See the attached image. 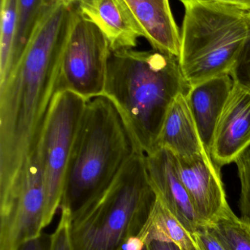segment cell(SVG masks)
<instances>
[{
	"instance_id": "obj_1",
	"label": "cell",
	"mask_w": 250,
	"mask_h": 250,
	"mask_svg": "<svg viewBox=\"0 0 250 250\" xmlns=\"http://www.w3.org/2000/svg\"><path fill=\"white\" fill-rule=\"evenodd\" d=\"M73 9L62 1L45 13L16 67L0 83V197L19 187L38 146L58 92Z\"/></svg>"
},
{
	"instance_id": "obj_2",
	"label": "cell",
	"mask_w": 250,
	"mask_h": 250,
	"mask_svg": "<svg viewBox=\"0 0 250 250\" xmlns=\"http://www.w3.org/2000/svg\"><path fill=\"white\" fill-rule=\"evenodd\" d=\"M188 89L178 57L154 49H110L104 95L115 104L145 155L159 149L169 108Z\"/></svg>"
},
{
	"instance_id": "obj_3",
	"label": "cell",
	"mask_w": 250,
	"mask_h": 250,
	"mask_svg": "<svg viewBox=\"0 0 250 250\" xmlns=\"http://www.w3.org/2000/svg\"><path fill=\"white\" fill-rule=\"evenodd\" d=\"M140 151L112 100L105 95L88 100L66 170L60 208L73 216L96 201Z\"/></svg>"
},
{
	"instance_id": "obj_4",
	"label": "cell",
	"mask_w": 250,
	"mask_h": 250,
	"mask_svg": "<svg viewBox=\"0 0 250 250\" xmlns=\"http://www.w3.org/2000/svg\"><path fill=\"white\" fill-rule=\"evenodd\" d=\"M156 200L140 151L104 195L71 216L73 250H122L139 236Z\"/></svg>"
},
{
	"instance_id": "obj_5",
	"label": "cell",
	"mask_w": 250,
	"mask_h": 250,
	"mask_svg": "<svg viewBox=\"0 0 250 250\" xmlns=\"http://www.w3.org/2000/svg\"><path fill=\"white\" fill-rule=\"evenodd\" d=\"M180 1L184 16L179 62L189 87L230 75L249 35L245 11L205 0Z\"/></svg>"
},
{
	"instance_id": "obj_6",
	"label": "cell",
	"mask_w": 250,
	"mask_h": 250,
	"mask_svg": "<svg viewBox=\"0 0 250 250\" xmlns=\"http://www.w3.org/2000/svg\"><path fill=\"white\" fill-rule=\"evenodd\" d=\"M87 100L74 92L54 95L36 151L42 167L45 203L44 227L49 226L60 208L66 170Z\"/></svg>"
},
{
	"instance_id": "obj_7",
	"label": "cell",
	"mask_w": 250,
	"mask_h": 250,
	"mask_svg": "<svg viewBox=\"0 0 250 250\" xmlns=\"http://www.w3.org/2000/svg\"><path fill=\"white\" fill-rule=\"evenodd\" d=\"M110 52L105 35L73 6L62 54L58 91H70L87 101L104 95Z\"/></svg>"
},
{
	"instance_id": "obj_8",
	"label": "cell",
	"mask_w": 250,
	"mask_h": 250,
	"mask_svg": "<svg viewBox=\"0 0 250 250\" xmlns=\"http://www.w3.org/2000/svg\"><path fill=\"white\" fill-rule=\"evenodd\" d=\"M45 203L42 167L35 151L19 187L0 200V250H17L43 233Z\"/></svg>"
},
{
	"instance_id": "obj_9",
	"label": "cell",
	"mask_w": 250,
	"mask_h": 250,
	"mask_svg": "<svg viewBox=\"0 0 250 250\" xmlns=\"http://www.w3.org/2000/svg\"><path fill=\"white\" fill-rule=\"evenodd\" d=\"M177 160L179 176L186 188L201 226H210L230 209L220 167L208 153Z\"/></svg>"
},
{
	"instance_id": "obj_10",
	"label": "cell",
	"mask_w": 250,
	"mask_h": 250,
	"mask_svg": "<svg viewBox=\"0 0 250 250\" xmlns=\"http://www.w3.org/2000/svg\"><path fill=\"white\" fill-rule=\"evenodd\" d=\"M145 165L150 184L157 199L190 234L195 233L202 226L179 176L176 156L169 150L161 148L145 155Z\"/></svg>"
},
{
	"instance_id": "obj_11",
	"label": "cell",
	"mask_w": 250,
	"mask_h": 250,
	"mask_svg": "<svg viewBox=\"0 0 250 250\" xmlns=\"http://www.w3.org/2000/svg\"><path fill=\"white\" fill-rule=\"evenodd\" d=\"M250 146V92L234 83L219 119L211 155L220 167L235 163Z\"/></svg>"
},
{
	"instance_id": "obj_12",
	"label": "cell",
	"mask_w": 250,
	"mask_h": 250,
	"mask_svg": "<svg viewBox=\"0 0 250 250\" xmlns=\"http://www.w3.org/2000/svg\"><path fill=\"white\" fill-rule=\"evenodd\" d=\"M103 32L110 49L134 48L144 32L124 0H91L76 6Z\"/></svg>"
},
{
	"instance_id": "obj_13",
	"label": "cell",
	"mask_w": 250,
	"mask_h": 250,
	"mask_svg": "<svg viewBox=\"0 0 250 250\" xmlns=\"http://www.w3.org/2000/svg\"><path fill=\"white\" fill-rule=\"evenodd\" d=\"M233 84L230 75H223L189 86L186 92L200 137L210 154L216 126Z\"/></svg>"
},
{
	"instance_id": "obj_14",
	"label": "cell",
	"mask_w": 250,
	"mask_h": 250,
	"mask_svg": "<svg viewBox=\"0 0 250 250\" xmlns=\"http://www.w3.org/2000/svg\"><path fill=\"white\" fill-rule=\"evenodd\" d=\"M153 49L179 58L181 32L169 0H124Z\"/></svg>"
},
{
	"instance_id": "obj_15",
	"label": "cell",
	"mask_w": 250,
	"mask_h": 250,
	"mask_svg": "<svg viewBox=\"0 0 250 250\" xmlns=\"http://www.w3.org/2000/svg\"><path fill=\"white\" fill-rule=\"evenodd\" d=\"M158 147L169 150L179 158H192L208 153L201 141L186 93L179 94L170 105L160 132Z\"/></svg>"
},
{
	"instance_id": "obj_16",
	"label": "cell",
	"mask_w": 250,
	"mask_h": 250,
	"mask_svg": "<svg viewBox=\"0 0 250 250\" xmlns=\"http://www.w3.org/2000/svg\"><path fill=\"white\" fill-rule=\"evenodd\" d=\"M63 0H18V21L16 37L3 83L20 60L38 23L45 13Z\"/></svg>"
},
{
	"instance_id": "obj_17",
	"label": "cell",
	"mask_w": 250,
	"mask_h": 250,
	"mask_svg": "<svg viewBox=\"0 0 250 250\" xmlns=\"http://www.w3.org/2000/svg\"><path fill=\"white\" fill-rule=\"evenodd\" d=\"M138 237L145 243L153 240L173 242L182 250L187 248L193 240L192 234L157 198Z\"/></svg>"
},
{
	"instance_id": "obj_18",
	"label": "cell",
	"mask_w": 250,
	"mask_h": 250,
	"mask_svg": "<svg viewBox=\"0 0 250 250\" xmlns=\"http://www.w3.org/2000/svg\"><path fill=\"white\" fill-rule=\"evenodd\" d=\"M207 227L226 250H250V226L231 208Z\"/></svg>"
},
{
	"instance_id": "obj_19",
	"label": "cell",
	"mask_w": 250,
	"mask_h": 250,
	"mask_svg": "<svg viewBox=\"0 0 250 250\" xmlns=\"http://www.w3.org/2000/svg\"><path fill=\"white\" fill-rule=\"evenodd\" d=\"M18 0H1L0 80L5 76L16 37Z\"/></svg>"
},
{
	"instance_id": "obj_20",
	"label": "cell",
	"mask_w": 250,
	"mask_h": 250,
	"mask_svg": "<svg viewBox=\"0 0 250 250\" xmlns=\"http://www.w3.org/2000/svg\"><path fill=\"white\" fill-rule=\"evenodd\" d=\"M235 163L237 166L241 185V218L250 226V146L238 157Z\"/></svg>"
},
{
	"instance_id": "obj_21",
	"label": "cell",
	"mask_w": 250,
	"mask_h": 250,
	"mask_svg": "<svg viewBox=\"0 0 250 250\" xmlns=\"http://www.w3.org/2000/svg\"><path fill=\"white\" fill-rule=\"evenodd\" d=\"M248 19L249 35L233 65L230 76L233 79V83L250 92V16H248Z\"/></svg>"
},
{
	"instance_id": "obj_22",
	"label": "cell",
	"mask_w": 250,
	"mask_h": 250,
	"mask_svg": "<svg viewBox=\"0 0 250 250\" xmlns=\"http://www.w3.org/2000/svg\"><path fill=\"white\" fill-rule=\"evenodd\" d=\"M60 221L54 233L51 234L50 250H73L70 239V226L71 214L64 208H60Z\"/></svg>"
},
{
	"instance_id": "obj_23",
	"label": "cell",
	"mask_w": 250,
	"mask_h": 250,
	"mask_svg": "<svg viewBox=\"0 0 250 250\" xmlns=\"http://www.w3.org/2000/svg\"><path fill=\"white\" fill-rule=\"evenodd\" d=\"M192 236L197 245L203 250H226L207 226L200 228Z\"/></svg>"
},
{
	"instance_id": "obj_24",
	"label": "cell",
	"mask_w": 250,
	"mask_h": 250,
	"mask_svg": "<svg viewBox=\"0 0 250 250\" xmlns=\"http://www.w3.org/2000/svg\"><path fill=\"white\" fill-rule=\"evenodd\" d=\"M51 244V234L42 233L22 244L17 250H50Z\"/></svg>"
},
{
	"instance_id": "obj_25",
	"label": "cell",
	"mask_w": 250,
	"mask_h": 250,
	"mask_svg": "<svg viewBox=\"0 0 250 250\" xmlns=\"http://www.w3.org/2000/svg\"><path fill=\"white\" fill-rule=\"evenodd\" d=\"M145 244L148 250H183L173 242L153 240Z\"/></svg>"
},
{
	"instance_id": "obj_26",
	"label": "cell",
	"mask_w": 250,
	"mask_h": 250,
	"mask_svg": "<svg viewBox=\"0 0 250 250\" xmlns=\"http://www.w3.org/2000/svg\"><path fill=\"white\" fill-rule=\"evenodd\" d=\"M205 1L228 4V5L241 9L244 11H248L250 10V0H205Z\"/></svg>"
},
{
	"instance_id": "obj_27",
	"label": "cell",
	"mask_w": 250,
	"mask_h": 250,
	"mask_svg": "<svg viewBox=\"0 0 250 250\" xmlns=\"http://www.w3.org/2000/svg\"><path fill=\"white\" fill-rule=\"evenodd\" d=\"M122 250H148L146 244L139 237L132 238L123 247Z\"/></svg>"
},
{
	"instance_id": "obj_28",
	"label": "cell",
	"mask_w": 250,
	"mask_h": 250,
	"mask_svg": "<svg viewBox=\"0 0 250 250\" xmlns=\"http://www.w3.org/2000/svg\"><path fill=\"white\" fill-rule=\"evenodd\" d=\"M91 0H63V2L68 6H78L83 3L88 2Z\"/></svg>"
},
{
	"instance_id": "obj_29",
	"label": "cell",
	"mask_w": 250,
	"mask_h": 250,
	"mask_svg": "<svg viewBox=\"0 0 250 250\" xmlns=\"http://www.w3.org/2000/svg\"><path fill=\"white\" fill-rule=\"evenodd\" d=\"M193 238V237H192ZM183 250H203L197 245L196 242H195V240H192V242H191L190 245L187 247V248H185V249H183Z\"/></svg>"
},
{
	"instance_id": "obj_30",
	"label": "cell",
	"mask_w": 250,
	"mask_h": 250,
	"mask_svg": "<svg viewBox=\"0 0 250 250\" xmlns=\"http://www.w3.org/2000/svg\"><path fill=\"white\" fill-rule=\"evenodd\" d=\"M245 13H247V15H248V16H250V10H248V11H245Z\"/></svg>"
}]
</instances>
